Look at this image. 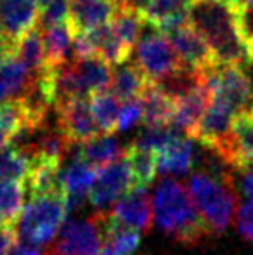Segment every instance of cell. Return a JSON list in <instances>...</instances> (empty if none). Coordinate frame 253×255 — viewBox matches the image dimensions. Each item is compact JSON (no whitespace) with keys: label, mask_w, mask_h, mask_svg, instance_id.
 Instances as JSON below:
<instances>
[{"label":"cell","mask_w":253,"mask_h":255,"mask_svg":"<svg viewBox=\"0 0 253 255\" xmlns=\"http://www.w3.org/2000/svg\"><path fill=\"white\" fill-rule=\"evenodd\" d=\"M189 24L210 45L217 64H236L243 68L252 63L245 12L226 0H192Z\"/></svg>","instance_id":"cell-1"},{"label":"cell","mask_w":253,"mask_h":255,"mask_svg":"<svg viewBox=\"0 0 253 255\" xmlns=\"http://www.w3.org/2000/svg\"><path fill=\"white\" fill-rule=\"evenodd\" d=\"M151 198L156 224L173 242L194 247L208 236L205 222L189 195V189L180 181L173 177H163Z\"/></svg>","instance_id":"cell-2"},{"label":"cell","mask_w":253,"mask_h":255,"mask_svg":"<svg viewBox=\"0 0 253 255\" xmlns=\"http://www.w3.org/2000/svg\"><path fill=\"white\" fill-rule=\"evenodd\" d=\"M234 177H219L205 170H194L189 177V195L201 215L208 236H220L234 221L238 208Z\"/></svg>","instance_id":"cell-3"},{"label":"cell","mask_w":253,"mask_h":255,"mask_svg":"<svg viewBox=\"0 0 253 255\" xmlns=\"http://www.w3.org/2000/svg\"><path fill=\"white\" fill-rule=\"evenodd\" d=\"M70 214L68 203L63 191L45 193V195H33L30 203L23 207L19 215V235L30 245L44 247L49 245L59 229L64 226Z\"/></svg>","instance_id":"cell-4"},{"label":"cell","mask_w":253,"mask_h":255,"mask_svg":"<svg viewBox=\"0 0 253 255\" xmlns=\"http://www.w3.org/2000/svg\"><path fill=\"white\" fill-rule=\"evenodd\" d=\"M108 214L95 210L85 219L64 222L58 238L49 243L44 255H99Z\"/></svg>","instance_id":"cell-5"},{"label":"cell","mask_w":253,"mask_h":255,"mask_svg":"<svg viewBox=\"0 0 253 255\" xmlns=\"http://www.w3.org/2000/svg\"><path fill=\"white\" fill-rule=\"evenodd\" d=\"M132 52L134 63L141 68L151 84H160L182 70L169 37L156 30L153 24L149 31H146L144 28Z\"/></svg>","instance_id":"cell-6"},{"label":"cell","mask_w":253,"mask_h":255,"mask_svg":"<svg viewBox=\"0 0 253 255\" xmlns=\"http://www.w3.org/2000/svg\"><path fill=\"white\" fill-rule=\"evenodd\" d=\"M132 189L135 188L130 168L125 161V156H120L118 160L99 168L94 184L87 195V200L95 210L108 212L122 196H125Z\"/></svg>","instance_id":"cell-7"},{"label":"cell","mask_w":253,"mask_h":255,"mask_svg":"<svg viewBox=\"0 0 253 255\" xmlns=\"http://www.w3.org/2000/svg\"><path fill=\"white\" fill-rule=\"evenodd\" d=\"M56 110V127L71 144H82L94 137L102 135L92 117L88 99H71L54 106Z\"/></svg>","instance_id":"cell-8"},{"label":"cell","mask_w":253,"mask_h":255,"mask_svg":"<svg viewBox=\"0 0 253 255\" xmlns=\"http://www.w3.org/2000/svg\"><path fill=\"white\" fill-rule=\"evenodd\" d=\"M108 221L132 228L139 233H148L155 221L153 198L148 189H132L118 200L108 212Z\"/></svg>","instance_id":"cell-9"},{"label":"cell","mask_w":253,"mask_h":255,"mask_svg":"<svg viewBox=\"0 0 253 255\" xmlns=\"http://www.w3.org/2000/svg\"><path fill=\"white\" fill-rule=\"evenodd\" d=\"M167 37H169L170 44L177 54V59L184 70L201 71L212 64H217L210 45L191 24L179 28Z\"/></svg>","instance_id":"cell-10"},{"label":"cell","mask_w":253,"mask_h":255,"mask_svg":"<svg viewBox=\"0 0 253 255\" xmlns=\"http://www.w3.org/2000/svg\"><path fill=\"white\" fill-rule=\"evenodd\" d=\"M210 101H212V91L203 80L201 71H199L196 84L175 98V113H173L170 125H173L180 134L189 137L201 115L208 108Z\"/></svg>","instance_id":"cell-11"},{"label":"cell","mask_w":253,"mask_h":255,"mask_svg":"<svg viewBox=\"0 0 253 255\" xmlns=\"http://www.w3.org/2000/svg\"><path fill=\"white\" fill-rule=\"evenodd\" d=\"M99 168L92 167L80 156H75L64 168H61V189L66 198L68 210H77L82 207V203L87 200V195L90 191L92 184L95 181Z\"/></svg>","instance_id":"cell-12"},{"label":"cell","mask_w":253,"mask_h":255,"mask_svg":"<svg viewBox=\"0 0 253 255\" xmlns=\"http://www.w3.org/2000/svg\"><path fill=\"white\" fill-rule=\"evenodd\" d=\"M38 12L35 0H0V33L16 44L26 31L37 26Z\"/></svg>","instance_id":"cell-13"},{"label":"cell","mask_w":253,"mask_h":255,"mask_svg":"<svg viewBox=\"0 0 253 255\" xmlns=\"http://www.w3.org/2000/svg\"><path fill=\"white\" fill-rule=\"evenodd\" d=\"M75 77H77L78 91L84 99L97 92L108 91L111 82V64L106 63L99 56H88L73 61Z\"/></svg>","instance_id":"cell-14"},{"label":"cell","mask_w":253,"mask_h":255,"mask_svg":"<svg viewBox=\"0 0 253 255\" xmlns=\"http://www.w3.org/2000/svg\"><path fill=\"white\" fill-rule=\"evenodd\" d=\"M116 12L113 0H70V24L75 33L111 23Z\"/></svg>","instance_id":"cell-15"},{"label":"cell","mask_w":253,"mask_h":255,"mask_svg":"<svg viewBox=\"0 0 253 255\" xmlns=\"http://www.w3.org/2000/svg\"><path fill=\"white\" fill-rule=\"evenodd\" d=\"M38 73L28 70V66L14 54H9L0 64V101H17L33 85Z\"/></svg>","instance_id":"cell-16"},{"label":"cell","mask_w":253,"mask_h":255,"mask_svg":"<svg viewBox=\"0 0 253 255\" xmlns=\"http://www.w3.org/2000/svg\"><path fill=\"white\" fill-rule=\"evenodd\" d=\"M156 156H158V172H162L165 177L187 174L194 168L198 161L192 139L187 135L175 137L162 151L156 153Z\"/></svg>","instance_id":"cell-17"},{"label":"cell","mask_w":253,"mask_h":255,"mask_svg":"<svg viewBox=\"0 0 253 255\" xmlns=\"http://www.w3.org/2000/svg\"><path fill=\"white\" fill-rule=\"evenodd\" d=\"M142 124L144 127H162L172 124L175 113V96H172L163 85L149 84L141 96Z\"/></svg>","instance_id":"cell-18"},{"label":"cell","mask_w":253,"mask_h":255,"mask_svg":"<svg viewBox=\"0 0 253 255\" xmlns=\"http://www.w3.org/2000/svg\"><path fill=\"white\" fill-rule=\"evenodd\" d=\"M40 31H42V40H44L45 57H47L49 68L61 66V64H66L75 59L73 56L75 30L70 24V21L44 28Z\"/></svg>","instance_id":"cell-19"},{"label":"cell","mask_w":253,"mask_h":255,"mask_svg":"<svg viewBox=\"0 0 253 255\" xmlns=\"http://www.w3.org/2000/svg\"><path fill=\"white\" fill-rule=\"evenodd\" d=\"M151 82L148 80L141 68L135 63L125 61V63L115 66L111 71V82H109L108 91L115 94L120 101H130V99H139L144 91L149 87Z\"/></svg>","instance_id":"cell-20"},{"label":"cell","mask_w":253,"mask_h":255,"mask_svg":"<svg viewBox=\"0 0 253 255\" xmlns=\"http://www.w3.org/2000/svg\"><path fill=\"white\" fill-rule=\"evenodd\" d=\"M233 151L234 170L253 167V106L234 117Z\"/></svg>","instance_id":"cell-21"},{"label":"cell","mask_w":253,"mask_h":255,"mask_svg":"<svg viewBox=\"0 0 253 255\" xmlns=\"http://www.w3.org/2000/svg\"><path fill=\"white\" fill-rule=\"evenodd\" d=\"M123 156H125V161L128 168H130L132 179H134V188L148 189V186L155 181L156 172H158V156H156V153L132 142L123 151Z\"/></svg>","instance_id":"cell-22"},{"label":"cell","mask_w":253,"mask_h":255,"mask_svg":"<svg viewBox=\"0 0 253 255\" xmlns=\"http://www.w3.org/2000/svg\"><path fill=\"white\" fill-rule=\"evenodd\" d=\"M141 247V233L106 221V231L99 255H134Z\"/></svg>","instance_id":"cell-23"},{"label":"cell","mask_w":253,"mask_h":255,"mask_svg":"<svg viewBox=\"0 0 253 255\" xmlns=\"http://www.w3.org/2000/svg\"><path fill=\"white\" fill-rule=\"evenodd\" d=\"M125 149L120 148V144L111 137V135H99L87 142H82L77 148V156L85 160L95 168H102L109 165L111 161L118 160L123 156Z\"/></svg>","instance_id":"cell-24"},{"label":"cell","mask_w":253,"mask_h":255,"mask_svg":"<svg viewBox=\"0 0 253 255\" xmlns=\"http://www.w3.org/2000/svg\"><path fill=\"white\" fill-rule=\"evenodd\" d=\"M31 154L21 146L9 142L0 148V179L26 182L31 170Z\"/></svg>","instance_id":"cell-25"},{"label":"cell","mask_w":253,"mask_h":255,"mask_svg":"<svg viewBox=\"0 0 253 255\" xmlns=\"http://www.w3.org/2000/svg\"><path fill=\"white\" fill-rule=\"evenodd\" d=\"M14 56L21 59L28 66V70L33 73H42L47 70V57H45L44 40H42V31L37 26L23 35L19 40L14 44Z\"/></svg>","instance_id":"cell-26"},{"label":"cell","mask_w":253,"mask_h":255,"mask_svg":"<svg viewBox=\"0 0 253 255\" xmlns=\"http://www.w3.org/2000/svg\"><path fill=\"white\" fill-rule=\"evenodd\" d=\"M88 104H90L92 117H94L99 130L104 135H111L113 132H116L118 115L120 110H122V101L109 91H102L90 96Z\"/></svg>","instance_id":"cell-27"},{"label":"cell","mask_w":253,"mask_h":255,"mask_svg":"<svg viewBox=\"0 0 253 255\" xmlns=\"http://www.w3.org/2000/svg\"><path fill=\"white\" fill-rule=\"evenodd\" d=\"M109 24H111L113 33L118 37V40L132 51L134 45L137 44L139 37L142 35V31H144L148 21H146L144 14L139 12V10L116 9Z\"/></svg>","instance_id":"cell-28"},{"label":"cell","mask_w":253,"mask_h":255,"mask_svg":"<svg viewBox=\"0 0 253 255\" xmlns=\"http://www.w3.org/2000/svg\"><path fill=\"white\" fill-rule=\"evenodd\" d=\"M24 207V184L0 179V226H14Z\"/></svg>","instance_id":"cell-29"},{"label":"cell","mask_w":253,"mask_h":255,"mask_svg":"<svg viewBox=\"0 0 253 255\" xmlns=\"http://www.w3.org/2000/svg\"><path fill=\"white\" fill-rule=\"evenodd\" d=\"M182 135L173 125H162V127H144V130L137 135L134 144L141 146V148L151 149V151L158 153L165 148L169 142H172L175 137Z\"/></svg>","instance_id":"cell-30"},{"label":"cell","mask_w":253,"mask_h":255,"mask_svg":"<svg viewBox=\"0 0 253 255\" xmlns=\"http://www.w3.org/2000/svg\"><path fill=\"white\" fill-rule=\"evenodd\" d=\"M192 0H151L148 9L144 10V17L149 24H158L162 19L172 14L182 12L189 9Z\"/></svg>","instance_id":"cell-31"},{"label":"cell","mask_w":253,"mask_h":255,"mask_svg":"<svg viewBox=\"0 0 253 255\" xmlns=\"http://www.w3.org/2000/svg\"><path fill=\"white\" fill-rule=\"evenodd\" d=\"M68 17H70V0H49L38 12L37 28L44 30V28L54 26L68 21Z\"/></svg>","instance_id":"cell-32"},{"label":"cell","mask_w":253,"mask_h":255,"mask_svg":"<svg viewBox=\"0 0 253 255\" xmlns=\"http://www.w3.org/2000/svg\"><path fill=\"white\" fill-rule=\"evenodd\" d=\"M142 122V103L141 98L139 99H130V101H123L122 110L118 115V125H116V130L127 132L132 127Z\"/></svg>","instance_id":"cell-33"},{"label":"cell","mask_w":253,"mask_h":255,"mask_svg":"<svg viewBox=\"0 0 253 255\" xmlns=\"http://www.w3.org/2000/svg\"><path fill=\"white\" fill-rule=\"evenodd\" d=\"M234 226L236 231L253 245V203H241L238 205L236 214H234Z\"/></svg>","instance_id":"cell-34"},{"label":"cell","mask_w":253,"mask_h":255,"mask_svg":"<svg viewBox=\"0 0 253 255\" xmlns=\"http://www.w3.org/2000/svg\"><path fill=\"white\" fill-rule=\"evenodd\" d=\"M19 242V233L12 226H0V255H7Z\"/></svg>","instance_id":"cell-35"},{"label":"cell","mask_w":253,"mask_h":255,"mask_svg":"<svg viewBox=\"0 0 253 255\" xmlns=\"http://www.w3.org/2000/svg\"><path fill=\"white\" fill-rule=\"evenodd\" d=\"M240 174V191L245 195L250 203H253V167H245L236 170Z\"/></svg>","instance_id":"cell-36"},{"label":"cell","mask_w":253,"mask_h":255,"mask_svg":"<svg viewBox=\"0 0 253 255\" xmlns=\"http://www.w3.org/2000/svg\"><path fill=\"white\" fill-rule=\"evenodd\" d=\"M7 255H44V250H42L40 247L30 245V243H26V242L24 243L17 242Z\"/></svg>","instance_id":"cell-37"},{"label":"cell","mask_w":253,"mask_h":255,"mask_svg":"<svg viewBox=\"0 0 253 255\" xmlns=\"http://www.w3.org/2000/svg\"><path fill=\"white\" fill-rule=\"evenodd\" d=\"M116 5V9H130V10H139L144 14V10L148 9L151 0H113Z\"/></svg>","instance_id":"cell-38"},{"label":"cell","mask_w":253,"mask_h":255,"mask_svg":"<svg viewBox=\"0 0 253 255\" xmlns=\"http://www.w3.org/2000/svg\"><path fill=\"white\" fill-rule=\"evenodd\" d=\"M12 52H14V44L10 40H7V38L0 33V64H2V61Z\"/></svg>","instance_id":"cell-39"},{"label":"cell","mask_w":253,"mask_h":255,"mask_svg":"<svg viewBox=\"0 0 253 255\" xmlns=\"http://www.w3.org/2000/svg\"><path fill=\"white\" fill-rule=\"evenodd\" d=\"M243 12H253V0H243Z\"/></svg>","instance_id":"cell-40"},{"label":"cell","mask_w":253,"mask_h":255,"mask_svg":"<svg viewBox=\"0 0 253 255\" xmlns=\"http://www.w3.org/2000/svg\"><path fill=\"white\" fill-rule=\"evenodd\" d=\"M248 47H250V54L253 59V31H248Z\"/></svg>","instance_id":"cell-41"},{"label":"cell","mask_w":253,"mask_h":255,"mask_svg":"<svg viewBox=\"0 0 253 255\" xmlns=\"http://www.w3.org/2000/svg\"><path fill=\"white\" fill-rule=\"evenodd\" d=\"M49 0H35V3H37V7H38V10L42 9V7H45V3H47Z\"/></svg>","instance_id":"cell-42"}]
</instances>
